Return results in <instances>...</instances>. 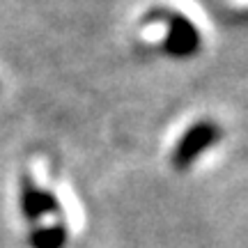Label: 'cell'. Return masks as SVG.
<instances>
[{"label":"cell","instance_id":"obj_4","mask_svg":"<svg viewBox=\"0 0 248 248\" xmlns=\"http://www.w3.org/2000/svg\"><path fill=\"white\" fill-rule=\"evenodd\" d=\"M69 237V225L62 223H46L44 228L30 234V246L32 248H64Z\"/></svg>","mask_w":248,"mask_h":248},{"label":"cell","instance_id":"obj_1","mask_svg":"<svg viewBox=\"0 0 248 248\" xmlns=\"http://www.w3.org/2000/svg\"><path fill=\"white\" fill-rule=\"evenodd\" d=\"M152 23H161L166 26V37H163V51L170 58H191L200 51L202 37L200 30L184 12L172 7H152L145 16H142V26H152Z\"/></svg>","mask_w":248,"mask_h":248},{"label":"cell","instance_id":"obj_3","mask_svg":"<svg viewBox=\"0 0 248 248\" xmlns=\"http://www.w3.org/2000/svg\"><path fill=\"white\" fill-rule=\"evenodd\" d=\"M18 207L26 225L30 228V234L48 223L44 207V188L28 168L21 172V182H18Z\"/></svg>","mask_w":248,"mask_h":248},{"label":"cell","instance_id":"obj_2","mask_svg":"<svg viewBox=\"0 0 248 248\" xmlns=\"http://www.w3.org/2000/svg\"><path fill=\"white\" fill-rule=\"evenodd\" d=\"M223 129L216 120H198L193 122L177 140L170 154V166L177 172H186L207 150H212L221 140Z\"/></svg>","mask_w":248,"mask_h":248}]
</instances>
